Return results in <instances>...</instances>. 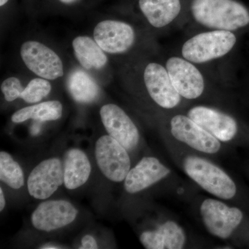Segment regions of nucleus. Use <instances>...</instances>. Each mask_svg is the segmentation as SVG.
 <instances>
[{"instance_id": "1", "label": "nucleus", "mask_w": 249, "mask_h": 249, "mask_svg": "<svg viewBox=\"0 0 249 249\" xmlns=\"http://www.w3.org/2000/svg\"><path fill=\"white\" fill-rule=\"evenodd\" d=\"M191 11L196 22L211 29L235 31L249 24V12L235 0H193Z\"/></svg>"}, {"instance_id": "2", "label": "nucleus", "mask_w": 249, "mask_h": 249, "mask_svg": "<svg viewBox=\"0 0 249 249\" xmlns=\"http://www.w3.org/2000/svg\"><path fill=\"white\" fill-rule=\"evenodd\" d=\"M183 169L190 178L213 196L223 199H230L235 196V182L224 170L209 160L193 156L186 157Z\"/></svg>"}, {"instance_id": "3", "label": "nucleus", "mask_w": 249, "mask_h": 249, "mask_svg": "<svg viewBox=\"0 0 249 249\" xmlns=\"http://www.w3.org/2000/svg\"><path fill=\"white\" fill-rule=\"evenodd\" d=\"M235 42V35L229 31L203 33L185 42L182 55L188 61L204 63L224 56L231 50Z\"/></svg>"}, {"instance_id": "4", "label": "nucleus", "mask_w": 249, "mask_h": 249, "mask_svg": "<svg viewBox=\"0 0 249 249\" xmlns=\"http://www.w3.org/2000/svg\"><path fill=\"white\" fill-rule=\"evenodd\" d=\"M96 161L103 175L111 181H124L130 170L127 150L111 136H103L96 143Z\"/></svg>"}, {"instance_id": "5", "label": "nucleus", "mask_w": 249, "mask_h": 249, "mask_svg": "<svg viewBox=\"0 0 249 249\" xmlns=\"http://www.w3.org/2000/svg\"><path fill=\"white\" fill-rule=\"evenodd\" d=\"M205 227L210 233L219 238H229L243 219V213L236 207H229L222 201L207 199L200 208Z\"/></svg>"}, {"instance_id": "6", "label": "nucleus", "mask_w": 249, "mask_h": 249, "mask_svg": "<svg viewBox=\"0 0 249 249\" xmlns=\"http://www.w3.org/2000/svg\"><path fill=\"white\" fill-rule=\"evenodd\" d=\"M20 55L27 68L40 78L55 80L63 76L61 59L44 44L27 41L21 47Z\"/></svg>"}, {"instance_id": "7", "label": "nucleus", "mask_w": 249, "mask_h": 249, "mask_svg": "<svg viewBox=\"0 0 249 249\" xmlns=\"http://www.w3.org/2000/svg\"><path fill=\"white\" fill-rule=\"evenodd\" d=\"M170 125L173 137L195 150L208 154H214L220 150L219 141L190 117L174 116Z\"/></svg>"}, {"instance_id": "8", "label": "nucleus", "mask_w": 249, "mask_h": 249, "mask_svg": "<svg viewBox=\"0 0 249 249\" xmlns=\"http://www.w3.org/2000/svg\"><path fill=\"white\" fill-rule=\"evenodd\" d=\"M64 182V168L57 158L49 159L39 163L28 178L29 194L37 199L50 197Z\"/></svg>"}, {"instance_id": "9", "label": "nucleus", "mask_w": 249, "mask_h": 249, "mask_svg": "<svg viewBox=\"0 0 249 249\" xmlns=\"http://www.w3.org/2000/svg\"><path fill=\"white\" fill-rule=\"evenodd\" d=\"M100 114L109 136L128 151L137 147L139 142L138 129L121 107L114 104L106 105L101 107Z\"/></svg>"}, {"instance_id": "10", "label": "nucleus", "mask_w": 249, "mask_h": 249, "mask_svg": "<svg viewBox=\"0 0 249 249\" xmlns=\"http://www.w3.org/2000/svg\"><path fill=\"white\" fill-rule=\"evenodd\" d=\"M96 43L108 53H123L128 51L135 40L134 29L127 23L104 20L98 23L93 30Z\"/></svg>"}, {"instance_id": "11", "label": "nucleus", "mask_w": 249, "mask_h": 249, "mask_svg": "<svg viewBox=\"0 0 249 249\" xmlns=\"http://www.w3.org/2000/svg\"><path fill=\"white\" fill-rule=\"evenodd\" d=\"M166 70L175 89L187 99L199 97L204 91V78L196 66L184 59L173 57L167 61Z\"/></svg>"}, {"instance_id": "12", "label": "nucleus", "mask_w": 249, "mask_h": 249, "mask_svg": "<svg viewBox=\"0 0 249 249\" xmlns=\"http://www.w3.org/2000/svg\"><path fill=\"white\" fill-rule=\"evenodd\" d=\"M77 214L78 211L68 201H45L33 213L31 222L36 229L49 232L71 224Z\"/></svg>"}, {"instance_id": "13", "label": "nucleus", "mask_w": 249, "mask_h": 249, "mask_svg": "<svg viewBox=\"0 0 249 249\" xmlns=\"http://www.w3.org/2000/svg\"><path fill=\"white\" fill-rule=\"evenodd\" d=\"M144 81L149 94L156 103L165 109L176 107L180 94L175 89L168 71L160 64H149L144 71Z\"/></svg>"}, {"instance_id": "14", "label": "nucleus", "mask_w": 249, "mask_h": 249, "mask_svg": "<svg viewBox=\"0 0 249 249\" xmlns=\"http://www.w3.org/2000/svg\"><path fill=\"white\" fill-rule=\"evenodd\" d=\"M188 117L221 142L232 140L237 132V122L233 118L213 108L204 106L192 108Z\"/></svg>"}, {"instance_id": "15", "label": "nucleus", "mask_w": 249, "mask_h": 249, "mask_svg": "<svg viewBox=\"0 0 249 249\" xmlns=\"http://www.w3.org/2000/svg\"><path fill=\"white\" fill-rule=\"evenodd\" d=\"M170 173L169 168L155 158L144 157L129 170L124 178V187L127 193L134 194L151 186Z\"/></svg>"}, {"instance_id": "16", "label": "nucleus", "mask_w": 249, "mask_h": 249, "mask_svg": "<svg viewBox=\"0 0 249 249\" xmlns=\"http://www.w3.org/2000/svg\"><path fill=\"white\" fill-rule=\"evenodd\" d=\"M140 241L147 249H181L186 242V235L178 224L168 221L155 231L142 232Z\"/></svg>"}, {"instance_id": "17", "label": "nucleus", "mask_w": 249, "mask_h": 249, "mask_svg": "<svg viewBox=\"0 0 249 249\" xmlns=\"http://www.w3.org/2000/svg\"><path fill=\"white\" fill-rule=\"evenodd\" d=\"M91 173L89 159L82 150L71 149L67 152L64 163V183L67 189L74 190L88 181Z\"/></svg>"}, {"instance_id": "18", "label": "nucleus", "mask_w": 249, "mask_h": 249, "mask_svg": "<svg viewBox=\"0 0 249 249\" xmlns=\"http://www.w3.org/2000/svg\"><path fill=\"white\" fill-rule=\"evenodd\" d=\"M139 7L152 26L162 28L173 22L181 11L180 0H139Z\"/></svg>"}, {"instance_id": "19", "label": "nucleus", "mask_w": 249, "mask_h": 249, "mask_svg": "<svg viewBox=\"0 0 249 249\" xmlns=\"http://www.w3.org/2000/svg\"><path fill=\"white\" fill-rule=\"evenodd\" d=\"M75 56L85 70H101L106 66L107 58L104 51L88 36H78L72 42Z\"/></svg>"}, {"instance_id": "20", "label": "nucleus", "mask_w": 249, "mask_h": 249, "mask_svg": "<svg viewBox=\"0 0 249 249\" xmlns=\"http://www.w3.org/2000/svg\"><path fill=\"white\" fill-rule=\"evenodd\" d=\"M67 88L73 99L80 103H90L99 95V87L94 79L83 70L72 71L67 79Z\"/></svg>"}, {"instance_id": "21", "label": "nucleus", "mask_w": 249, "mask_h": 249, "mask_svg": "<svg viewBox=\"0 0 249 249\" xmlns=\"http://www.w3.org/2000/svg\"><path fill=\"white\" fill-rule=\"evenodd\" d=\"M62 114L61 103L51 101L19 109L12 116V121L19 124L31 119L39 121H55L60 119Z\"/></svg>"}, {"instance_id": "22", "label": "nucleus", "mask_w": 249, "mask_h": 249, "mask_svg": "<svg viewBox=\"0 0 249 249\" xmlns=\"http://www.w3.org/2000/svg\"><path fill=\"white\" fill-rule=\"evenodd\" d=\"M0 180L14 189H19L24 183L22 168L6 152L0 153Z\"/></svg>"}, {"instance_id": "23", "label": "nucleus", "mask_w": 249, "mask_h": 249, "mask_svg": "<svg viewBox=\"0 0 249 249\" xmlns=\"http://www.w3.org/2000/svg\"><path fill=\"white\" fill-rule=\"evenodd\" d=\"M52 85L48 80L42 78H34L24 89L21 98L28 103H38L48 96Z\"/></svg>"}, {"instance_id": "24", "label": "nucleus", "mask_w": 249, "mask_h": 249, "mask_svg": "<svg viewBox=\"0 0 249 249\" xmlns=\"http://www.w3.org/2000/svg\"><path fill=\"white\" fill-rule=\"evenodd\" d=\"M24 89L20 80L15 77H11L4 80L1 85V91L8 102H12L17 98H21Z\"/></svg>"}, {"instance_id": "25", "label": "nucleus", "mask_w": 249, "mask_h": 249, "mask_svg": "<svg viewBox=\"0 0 249 249\" xmlns=\"http://www.w3.org/2000/svg\"><path fill=\"white\" fill-rule=\"evenodd\" d=\"M82 246L80 247L81 249H98V245L96 241L92 236L89 235H85L81 241Z\"/></svg>"}, {"instance_id": "26", "label": "nucleus", "mask_w": 249, "mask_h": 249, "mask_svg": "<svg viewBox=\"0 0 249 249\" xmlns=\"http://www.w3.org/2000/svg\"><path fill=\"white\" fill-rule=\"evenodd\" d=\"M41 129V124L40 123H36L33 124L32 127L31 128V134L32 136L37 135L40 133Z\"/></svg>"}, {"instance_id": "27", "label": "nucleus", "mask_w": 249, "mask_h": 249, "mask_svg": "<svg viewBox=\"0 0 249 249\" xmlns=\"http://www.w3.org/2000/svg\"><path fill=\"white\" fill-rule=\"evenodd\" d=\"M5 204H6V201H5L2 188H0V211H3L5 207Z\"/></svg>"}, {"instance_id": "28", "label": "nucleus", "mask_w": 249, "mask_h": 249, "mask_svg": "<svg viewBox=\"0 0 249 249\" xmlns=\"http://www.w3.org/2000/svg\"><path fill=\"white\" fill-rule=\"evenodd\" d=\"M40 249H60V248H59V247H56V246L47 245L42 246V247H40Z\"/></svg>"}, {"instance_id": "29", "label": "nucleus", "mask_w": 249, "mask_h": 249, "mask_svg": "<svg viewBox=\"0 0 249 249\" xmlns=\"http://www.w3.org/2000/svg\"><path fill=\"white\" fill-rule=\"evenodd\" d=\"M59 1H61V2L63 3V4H71L76 2V1H78V0H59Z\"/></svg>"}, {"instance_id": "30", "label": "nucleus", "mask_w": 249, "mask_h": 249, "mask_svg": "<svg viewBox=\"0 0 249 249\" xmlns=\"http://www.w3.org/2000/svg\"><path fill=\"white\" fill-rule=\"evenodd\" d=\"M9 0H0V6H3L8 2Z\"/></svg>"}]
</instances>
